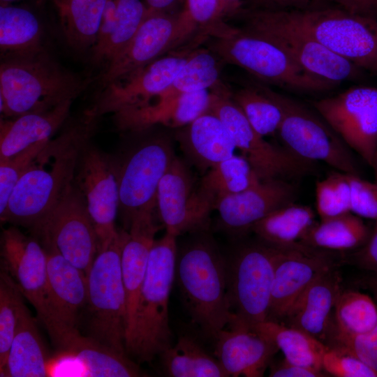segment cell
I'll list each match as a JSON object with an SVG mask.
<instances>
[{
  "mask_svg": "<svg viewBox=\"0 0 377 377\" xmlns=\"http://www.w3.org/2000/svg\"><path fill=\"white\" fill-rule=\"evenodd\" d=\"M48 141L34 144L12 157L0 161V216L5 212L17 182Z\"/></svg>",
  "mask_w": 377,
  "mask_h": 377,
  "instance_id": "cell-45",
  "label": "cell"
},
{
  "mask_svg": "<svg viewBox=\"0 0 377 377\" xmlns=\"http://www.w3.org/2000/svg\"><path fill=\"white\" fill-rule=\"evenodd\" d=\"M209 110L216 115L230 133L236 149L253 166L261 180L287 179L306 174L312 163L284 148L267 142L252 127L232 98V91L221 81L211 89Z\"/></svg>",
  "mask_w": 377,
  "mask_h": 377,
  "instance_id": "cell-10",
  "label": "cell"
},
{
  "mask_svg": "<svg viewBox=\"0 0 377 377\" xmlns=\"http://www.w3.org/2000/svg\"><path fill=\"white\" fill-rule=\"evenodd\" d=\"M322 365L327 374L337 377H377V371L358 358L329 348L323 355Z\"/></svg>",
  "mask_w": 377,
  "mask_h": 377,
  "instance_id": "cell-47",
  "label": "cell"
},
{
  "mask_svg": "<svg viewBox=\"0 0 377 377\" xmlns=\"http://www.w3.org/2000/svg\"><path fill=\"white\" fill-rule=\"evenodd\" d=\"M225 64V61L207 46L196 47L171 84L152 105L183 94L211 89L221 81V74Z\"/></svg>",
  "mask_w": 377,
  "mask_h": 377,
  "instance_id": "cell-37",
  "label": "cell"
},
{
  "mask_svg": "<svg viewBox=\"0 0 377 377\" xmlns=\"http://www.w3.org/2000/svg\"><path fill=\"white\" fill-rule=\"evenodd\" d=\"M182 10L200 38L223 37L232 32L235 27L223 18L219 0H184Z\"/></svg>",
  "mask_w": 377,
  "mask_h": 377,
  "instance_id": "cell-44",
  "label": "cell"
},
{
  "mask_svg": "<svg viewBox=\"0 0 377 377\" xmlns=\"http://www.w3.org/2000/svg\"><path fill=\"white\" fill-rule=\"evenodd\" d=\"M279 252L259 240L242 246L227 261L228 296L234 316L228 328L252 330L267 320Z\"/></svg>",
  "mask_w": 377,
  "mask_h": 377,
  "instance_id": "cell-9",
  "label": "cell"
},
{
  "mask_svg": "<svg viewBox=\"0 0 377 377\" xmlns=\"http://www.w3.org/2000/svg\"><path fill=\"white\" fill-rule=\"evenodd\" d=\"M367 243L352 255L353 262L362 269L377 273V221Z\"/></svg>",
  "mask_w": 377,
  "mask_h": 377,
  "instance_id": "cell-51",
  "label": "cell"
},
{
  "mask_svg": "<svg viewBox=\"0 0 377 377\" xmlns=\"http://www.w3.org/2000/svg\"><path fill=\"white\" fill-rule=\"evenodd\" d=\"M316 209L320 220L350 211V186L348 174L336 171L316 184Z\"/></svg>",
  "mask_w": 377,
  "mask_h": 377,
  "instance_id": "cell-43",
  "label": "cell"
},
{
  "mask_svg": "<svg viewBox=\"0 0 377 377\" xmlns=\"http://www.w3.org/2000/svg\"><path fill=\"white\" fill-rule=\"evenodd\" d=\"M205 43L226 64L243 68L265 84L301 92L324 91L339 85L309 73L271 39L242 27Z\"/></svg>",
  "mask_w": 377,
  "mask_h": 377,
  "instance_id": "cell-5",
  "label": "cell"
},
{
  "mask_svg": "<svg viewBox=\"0 0 377 377\" xmlns=\"http://www.w3.org/2000/svg\"><path fill=\"white\" fill-rule=\"evenodd\" d=\"M195 40L182 10L149 12L124 50L92 80L98 90Z\"/></svg>",
  "mask_w": 377,
  "mask_h": 377,
  "instance_id": "cell-13",
  "label": "cell"
},
{
  "mask_svg": "<svg viewBox=\"0 0 377 377\" xmlns=\"http://www.w3.org/2000/svg\"><path fill=\"white\" fill-rule=\"evenodd\" d=\"M127 236L128 230H119L110 246L98 252L87 273L91 337L121 354H126L127 309L121 256Z\"/></svg>",
  "mask_w": 377,
  "mask_h": 377,
  "instance_id": "cell-7",
  "label": "cell"
},
{
  "mask_svg": "<svg viewBox=\"0 0 377 377\" xmlns=\"http://www.w3.org/2000/svg\"><path fill=\"white\" fill-rule=\"evenodd\" d=\"M148 13L144 0H106L91 66L105 68L127 45ZM99 71V72H100Z\"/></svg>",
  "mask_w": 377,
  "mask_h": 377,
  "instance_id": "cell-27",
  "label": "cell"
},
{
  "mask_svg": "<svg viewBox=\"0 0 377 377\" xmlns=\"http://www.w3.org/2000/svg\"><path fill=\"white\" fill-rule=\"evenodd\" d=\"M98 117L87 110L54 140H50L15 186L2 222L36 226L73 186L80 154Z\"/></svg>",
  "mask_w": 377,
  "mask_h": 377,
  "instance_id": "cell-1",
  "label": "cell"
},
{
  "mask_svg": "<svg viewBox=\"0 0 377 377\" xmlns=\"http://www.w3.org/2000/svg\"><path fill=\"white\" fill-rule=\"evenodd\" d=\"M211 101L210 89L186 93L124 115L115 122L120 129L133 133L154 126L177 129L207 112Z\"/></svg>",
  "mask_w": 377,
  "mask_h": 377,
  "instance_id": "cell-28",
  "label": "cell"
},
{
  "mask_svg": "<svg viewBox=\"0 0 377 377\" xmlns=\"http://www.w3.org/2000/svg\"><path fill=\"white\" fill-rule=\"evenodd\" d=\"M161 226L155 221V209L135 214L128 230L121 256V274L126 297L127 327H131L138 297L144 282L155 236ZM126 339V338H125Z\"/></svg>",
  "mask_w": 377,
  "mask_h": 377,
  "instance_id": "cell-25",
  "label": "cell"
},
{
  "mask_svg": "<svg viewBox=\"0 0 377 377\" xmlns=\"http://www.w3.org/2000/svg\"><path fill=\"white\" fill-rule=\"evenodd\" d=\"M272 340L288 361L323 371L322 360L328 346L309 334L282 323L265 320L253 327Z\"/></svg>",
  "mask_w": 377,
  "mask_h": 377,
  "instance_id": "cell-38",
  "label": "cell"
},
{
  "mask_svg": "<svg viewBox=\"0 0 377 377\" xmlns=\"http://www.w3.org/2000/svg\"><path fill=\"white\" fill-rule=\"evenodd\" d=\"M23 295L5 271L0 274V371L6 363L22 306Z\"/></svg>",
  "mask_w": 377,
  "mask_h": 377,
  "instance_id": "cell-42",
  "label": "cell"
},
{
  "mask_svg": "<svg viewBox=\"0 0 377 377\" xmlns=\"http://www.w3.org/2000/svg\"><path fill=\"white\" fill-rule=\"evenodd\" d=\"M295 186L287 179H272L221 199L216 205L219 226L227 233L242 236L274 211L295 202Z\"/></svg>",
  "mask_w": 377,
  "mask_h": 377,
  "instance_id": "cell-22",
  "label": "cell"
},
{
  "mask_svg": "<svg viewBox=\"0 0 377 377\" xmlns=\"http://www.w3.org/2000/svg\"><path fill=\"white\" fill-rule=\"evenodd\" d=\"M66 43L75 51L90 52L94 47L106 0H52Z\"/></svg>",
  "mask_w": 377,
  "mask_h": 377,
  "instance_id": "cell-32",
  "label": "cell"
},
{
  "mask_svg": "<svg viewBox=\"0 0 377 377\" xmlns=\"http://www.w3.org/2000/svg\"><path fill=\"white\" fill-rule=\"evenodd\" d=\"M342 290L334 266L317 277L290 306L281 322L331 347L336 333L334 306Z\"/></svg>",
  "mask_w": 377,
  "mask_h": 377,
  "instance_id": "cell-23",
  "label": "cell"
},
{
  "mask_svg": "<svg viewBox=\"0 0 377 377\" xmlns=\"http://www.w3.org/2000/svg\"><path fill=\"white\" fill-rule=\"evenodd\" d=\"M279 249L267 317L268 320L279 323L296 299L317 277L337 266L330 252L302 243Z\"/></svg>",
  "mask_w": 377,
  "mask_h": 377,
  "instance_id": "cell-20",
  "label": "cell"
},
{
  "mask_svg": "<svg viewBox=\"0 0 377 377\" xmlns=\"http://www.w3.org/2000/svg\"><path fill=\"white\" fill-rule=\"evenodd\" d=\"M177 237L168 232L155 239L131 328L125 339L127 355L151 362L171 346L168 303L175 278Z\"/></svg>",
  "mask_w": 377,
  "mask_h": 377,
  "instance_id": "cell-4",
  "label": "cell"
},
{
  "mask_svg": "<svg viewBox=\"0 0 377 377\" xmlns=\"http://www.w3.org/2000/svg\"><path fill=\"white\" fill-rule=\"evenodd\" d=\"M175 277L193 323L214 340L231 325L227 260L208 237H200L177 252Z\"/></svg>",
  "mask_w": 377,
  "mask_h": 377,
  "instance_id": "cell-3",
  "label": "cell"
},
{
  "mask_svg": "<svg viewBox=\"0 0 377 377\" xmlns=\"http://www.w3.org/2000/svg\"><path fill=\"white\" fill-rule=\"evenodd\" d=\"M17 0H0L1 4H6V3H10L13 1H15Z\"/></svg>",
  "mask_w": 377,
  "mask_h": 377,
  "instance_id": "cell-57",
  "label": "cell"
},
{
  "mask_svg": "<svg viewBox=\"0 0 377 377\" xmlns=\"http://www.w3.org/2000/svg\"><path fill=\"white\" fill-rule=\"evenodd\" d=\"M350 13L376 17L377 0H333Z\"/></svg>",
  "mask_w": 377,
  "mask_h": 377,
  "instance_id": "cell-52",
  "label": "cell"
},
{
  "mask_svg": "<svg viewBox=\"0 0 377 377\" xmlns=\"http://www.w3.org/2000/svg\"><path fill=\"white\" fill-rule=\"evenodd\" d=\"M43 37L42 23L33 10L10 3L1 4V56L40 51L45 48Z\"/></svg>",
  "mask_w": 377,
  "mask_h": 377,
  "instance_id": "cell-36",
  "label": "cell"
},
{
  "mask_svg": "<svg viewBox=\"0 0 377 377\" xmlns=\"http://www.w3.org/2000/svg\"><path fill=\"white\" fill-rule=\"evenodd\" d=\"M58 353L66 355L80 367L83 376L134 377L144 376L126 354L119 353L92 337L77 334Z\"/></svg>",
  "mask_w": 377,
  "mask_h": 377,
  "instance_id": "cell-31",
  "label": "cell"
},
{
  "mask_svg": "<svg viewBox=\"0 0 377 377\" xmlns=\"http://www.w3.org/2000/svg\"><path fill=\"white\" fill-rule=\"evenodd\" d=\"M350 186V211L360 216L377 221V182L348 174Z\"/></svg>",
  "mask_w": 377,
  "mask_h": 377,
  "instance_id": "cell-48",
  "label": "cell"
},
{
  "mask_svg": "<svg viewBox=\"0 0 377 377\" xmlns=\"http://www.w3.org/2000/svg\"><path fill=\"white\" fill-rule=\"evenodd\" d=\"M235 19L243 22L242 27L271 39L299 66L316 76L339 84L362 75L360 68L308 35L279 22L267 10L244 8Z\"/></svg>",
  "mask_w": 377,
  "mask_h": 377,
  "instance_id": "cell-14",
  "label": "cell"
},
{
  "mask_svg": "<svg viewBox=\"0 0 377 377\" xmlns=\"http://www.w3.org/2000/svg\"><path fill=\"white\" fill-rule=\"evenodd\" d=\"M269 11L361 69L377 73V20L341 7Z\"/></svg>",
  "mask_w": 377,
  "mask_h": 377,
  "instance_id": "cell-6",
  "label": "cell"
},
{
  "mask_svg": "<svg viewBox=\"0 0 377 377\" xmlns=\"http://www.w3.org/2000/svg\"><path fill=\"white\" fill-rule=\"evenodd\" d=\"M316 222L311 207L293 202L268 214L257 222L251 231L260 241L271 246L287 248L300 244Z\"/></svg>",
  "mask_w": 377,
  "mask_h": 377,
  "instance_id": "cell-33",
  "label": "cell"
},
{
  "mask_svg": "<svg viewBox=\"0 0 377 377\" xmlns=\"http://www.w3.org/2000/svg\"><path fill=\"white\" fill-rule=\"evenodd\" d=\"M255 84L281 107L278 134L289 151L306 162L322 161L337 171L359 175L350 149L317 112L263 83Z\"/></svg>",
  "mask_w": 377,
  "mask_h": 377,
  "instance_id": "cell-8",
  "label": "cell"
},
{
  "mask_svg": "<svg viewBox=\"0 0 377 377\" xmlns=\"http://www.w3.org/2000/svg\"><path fill=\"white\" fill-rule=\"evenodd\" d=\"M214 341V355L228 376H263L279 350L272 340L251 330L226 328Z\"/></svg>",
  "mask_w": 377,
  "mask_h": 377,
  "instance_id": "cell-24",
  "label": "cell"
},
{
  "mask_svg": "<svg viewBox=\"0 0 377 377\" xmlns=\"http://www.w3.org/2000/svg\"><path fill=\"white\" fill-rule=\"evenodd\" d=\"M371 167L374 168L376 182H377V148L375 152L374 161Z\"/></svg>",
  "mask_w": 377,
  "mask_h": 377,
  "instance_id": "cell-56",
  "label": "cell"
},
{
  "mask_svg": "<svg viewBox=\"0 0 377 377\" xmlns=\"http://www.w3.org/2000/svg\"><path fill=\"white\" fill-rule=\"evenodd\" d=\"M200 45L198 42L190 43L110 83L98 91L89 110L98 117L112 114L116 120L152 105L171 84L192 52Z\"/></svg>",
  "mask_w": 377,
  "mask_h": 377,
  "instance_id": "cell-12",
  "label": "cell"
},
{
  "mask_svg": "<svg viewBox=\"0 0 377 377\" xmlns=\"http://www.w3.org/2000/svg\"><path fill=\"white\" fill-rule=\"evenodd\" d=\"M44 246L61 254L87 274L98 242L85 202L75 184L58 205L33 228Z\"/></svg>",
  "mask_w": 377,
  "mask_h": 377,
  "instance_id": "cell-15",
  "label": "cell"
},
{
  "mask_svg": "<svg viewBox=\"0 0 377 377\" xmlns=\"http://www.w3.org/2000/svg\"><path fill=\"white\" fill-rule=\"evenodd\" d=\"M148 11L176 13L180 12L184 0H144Z\"/></svg>",
  "mask_w": 377,
  "mask_h": 377,
  "instance_id": "cell-53",
  "label": "cell"
},
{
  "mask_svg": "<svg viewBox=\"0 0 377 377\" xmlns=\"http://www.w3.org/2000/svg\"><path fill=\"white\" fill-rule=\"evenodd\" d=\"M231 96L256 132L263 137L278 133L283 111L256 84L232 91Z\"/></svg>",
  "mask_w": 377,
  "mask_h": 377,
  "instance_id": "cell-41",
  "label": "cell"
},
{
  "mask_svg": "<svg viewBox=\"0 0 377 377\" xmlns=\"http://www.w3.org/2000/svg\"><path fill=\"white\" fill-rule=\"evenodd\" d=\"M35 319L25 304L1 376L44 377L49 376L50 362Z\"/></svg>",
  "mask_w": 377,
  "mask_h": 377,
  "instance_id": "cell-30",
  "label": "cell"
},
{
  "mask_svg": "<svg viewBox=\"0 0 377 377\" xmlns=\"http://www.w3.org/2000/svg\"><path fill=\"white\" fill-rule=\"evenodd\" d=\"M118 165L98 149L85 146L77 164L75 185L82 195L98 238V252L107 249L119 232Z\"/></svg>",
  "mask_w": 377,
  "mask_h": 377,
  "instance_id": "cell-18",
  "label": "cell"
},
{
  "mask_svg": "<svg viewBox=\"0 0 377 377\" xmlns=\"http://www.w3.org/2000/svg\"><path fill=\"white\" fill-rule=\"evenodd\" d=\"M334 337L369 332L377 325V304L365 293L342 289L334 306Z\"/></svg>",
  "mask_w": 377,
  "mask_h": 377,
  "instance_id": "cell-40",
  "label": "cell"
},
{
  "mask_svg": "<svg viewBox=\"0 0 377 377\" xmlns=\"http://www.w3.org/2000/svg\"><path fill=\"white\" fill-rule=\"evenodd\" d=\"M312 105L347 146L372 166L377 148V88L352 87Z\"/></svg>",
  "mask_w": 377,
  "mask_h": 377,
  "instance_id": "cell-17",
  "label": "cell"
},
{
  "mask_svg": "<svg viewBox=\"0 0 377 377\" xmlns=\"http://www.w3.org/2000/svg\"><path fill=\"white\" fill-rule=\"evenodd\" d=\"M261 181L246 158L234 154L207 171L197 188L201 198L214 209L221 199L247 190Z\"/></svg>",
  "mask_w": 377,
  "mask_h": 377,
  "instance_id": "cell-35",
  "label": "cell"
},
{
  "mask_svg": "<svg viewBox=\"0 0 377 377\" xmlns=\"http://www.w3.org/2000/svg\"><path fill=\"white\" fill-rule=\"evenodd\" d=\"M165 373L172 377L228 376L216 357L210 355L193 337L182 335L161 353Z\"/></svg>",
  "mask_w": 377,
  "mask_h": 377,
  "instance_id": "cell-39",
  "label": "cell"
},
{
  "mask_svg": "<svg viewBox=\"0 0 377 377\" xmlns=\"http://www.w3.org/2000/svg\"><path fill=\"white\" fill-rule=\"evenodd\" d=\"M363 286L373 295L377 302V273H373L371 276L364 279Z\"/></svg>",
  "mask_w": 377,
  "mask_h": 377,
  "instance_id": "cell-55",
  "label": "cell"
},
{
  "mask_svg": "<svg viewBox=\"0 0 377 377\" xmlns=\"http://www.w3.org/2000/svg\"><path fill=\"white\" fill-rule=\"evenodd\" d=\"M324 371H319L292 363L285 358L276 362H271L269 376L271 377H323Z\"/></svg>",
  "mask_w": 377,
  "mask_h": 377,
  "instance_id": "cell-50",
  "label": "cell"
},
{
  "mask_svg": "<svg viewBox=\"0 0 377 377\" xmlns=\"http://www.w3.org/2000/svg\"><path fill=\"white\" fill-rule=\"evenodd\" d=\"M173 135L187 160L201 172L232 156L236 149L224 124L209 110L175 129Z\"/></svg>",
  "mask_w": 377,
  "mask_h": 377,
  "instance_id": "cell-26",
  "label": "cell"
},
{
  "mask_svg": "<svg viewBox=\"0 0 377 377\" xmlns=\"http://www.w3.org/2000/svg\"><path fill=\"white\" fill-rule=\"evenodd\" d=\"M244 0H219L221 15L227 21L235 19L243 10Z\"/></svg>",
  "mask_w": 377,
  "mask_h": 377,
  "instance_id": "cell-54",
  "label": "cell"
},
{
  "mask_svg": "<svg viewBox=\"0 0 377 377\" xmlns=\"http://www.w3.org/2000/svg\"><path fill=\"white\" fill-rule=\"evenodd\" d=\"M156 204L165 232L177 237L208 228L212 209L200 196L187 165L177 156L159 183Z\"/></svg>",
  "mask_w": 377,
  "mask_h": 377,
  "instance_id": "cell-19",
  "label": "cell"
},
{
  "mask_svg": "<svg viewBox=\"0 0 377 377\" xmlns=\"http://www.w3.org/2000/svg\"><path fill=\"white\" fill-rule=\"evenodd\" d=\"M72 100L47 110L30 112L12 119H1L0 161L8 159L28 147L50 140L68 117Z\"/></svg>",
  "mask_w": 377,
  "mask_h": 377,
  "instance_id": "cell-29",
  "label": "cell"
},
{
  "mask_svg": "<svg viewBox=\"0 0 377 377\" xmlns=\"http://www.w3.org/2000/svg\"><path fill=\"white\" fill-rule=\"evenodd\" d=\"M371 233L360 216L348 212L316 222L300 243L322 251L345 252L362 247Z\"/></svg>",
  "mask_w": 377,
  "mask_h": 377,
  "instance_id": "cell-34",
  "label": "cell"
},
{
  "mask_svg": "<svg viewBox=\"0 0 377 377\" xmlns=\"http://www.w3.org/2000/svg\"><path fill=\"white\" fill-rule=\"evenodd\" d=\"M173 138L165 131L156 132L118 165L119 210L126 230L135 214L156 208L158 186L176 157Z\"/></svg>",
  "mask_w": 377,
  "mask_h": 377,
  "instance_id": "cell-11",
  "label": "cell"
},
{
  "mask_svg": "<svg viewBox=\"0 0 377 377\" xmlns=\"http://www.w3.org/2000/svg\"><path fill=\"white\" fill-rule=\"evenodd\" d=\"M44 249L50 307L59 331L56 348L61 350L80 333L76 324L88 302L87 274L54 249Z\"/></svg>",
  "mask_w": 377,
  "mask_h": 377,
  "instance_id": "cell-21",
  "label": "cell"
},
{
  "mask_svg": "<svg viewBox=\"0 0 377 377\" xmlns=\"http://www.w3.org/2000/svg\"><path fill=\"white\" fill-rule=\"evenodd\" d=\"M243 8L260 10H308L326 6L325 0H244Z\"/></svg>",
  "mask_w": 377,
  "mask_h": 377,
  "instance_id": "cell-49",
  "label": "cell"
},
{
  "mask_svg": "<svg viewBox=\"0 0 377 377\" xmlns=\"http://www.w3.org/2000/svg\"><path fill=\"white\" fill-rule=\"evenodd\" d=\"M330 348L350 354L377 371V325L354 334H337Z\"/></svg>",
  "mask_w": 377,
  "mask_h": 377,
  "instance_id": "cell-46",
  "label": "cell"
},
{
  "mask_svg": "<svg viewBox=\"0 0 377 377\" xmlns=\"http://www.w3.org/2000/svg\"><path fill=\"white\" fill-rule=\"evenodd\" d=\"M1 256L3 270L32 304L55 346L59 331L50 307L45 249L36 239L10 227L2 232Z\"/></svg>",
  "mask_w": 377,
  "mask_h": 377,
  "instance_id": "cell-16",
  "label": "cell"
},
{
  "mask_svg": "<svg viewBox=\"0 0 377 377\" xmlns=\"http://www.w3.org/2000/svg\"></svg>",
  "mask_w": 377,
  "mask_h": 377,
  "instance_id": "cell-58",
  "label": "cell"
},
{
  "mask_svg": "<svg viewBox=\"0 0 377 377\" xmlns=\"http://www.w3.org/2000/svg\"><path fill=\"white\" fill-rule=\"evenodd\" d=\"M91 81L64 68L45 48L28 54L1 55V116L13 118L73 101Z\"/></svg>",
  "mask_w": 377,
  "mask_h": 377,
  "instance_id": "cell-2",
  "label": "cell"
}]
</instances>
